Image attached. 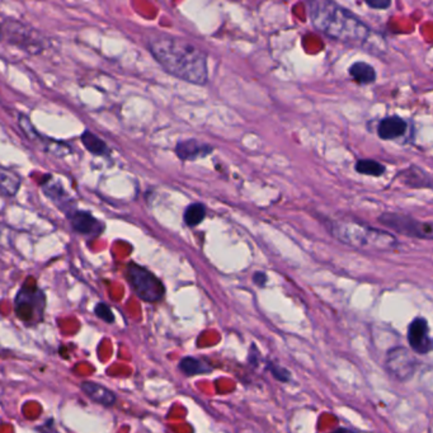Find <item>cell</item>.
<instances>
[{
	"label": "cell",
	"mask_w": 433,
	"mask_h": 433,
	"mask_svg": "<svg viewBox=\"0 0 433 433\" xmlns=\"http://www.w3.org/2000/svg\"><path fill=\"white\" fill-rule=\"evenodd\" d=\"M42 188H44L46 196L52 200L55 204L59 205L66 214L73 210V204H71L73 200L69 196V193L65 191L64 187L60 182L47 176L42 183Z\"/></svg>",
	"instance_id": "cell-13"
},
{
	"label": "cell",
	"mask_w": 433,
	"mask_h": 433,
	"mask_svg": "<svg viewBox=\"0 0 433 433\" xmlns=\"http://www.w3.org/2000/svg\"><path fill=\"white\" fill-rule=\"evenodd\" d=\"M205 217H206V207L202 204H192L185 209L183 215L185 225L190 228L198 226L204 221Z\"/></svg>",
	"instance_id": "cell-21"
},
{
	"label": "cell",
	"mask_w": 433,
	"mask_h": 433,
	"mask_svg": "<svg viewBox=\"0 0 433 433\" xmlns=\"http://www.w3.org/2000/svg\"><path fill=\"white\" fill-rule=\"evenodd\" d=\"M407 128L408 123L401 117L389 116L379 123L377 135L382 140H395L405 134Z\"/></svg>",
	"instance_id": "cell-14"
},
{
	"label": "cell",
	"mask_w": 433,
	"mask_h": 433,
	"mask_svg": "<svg viewBox=\"0 0 433 433\" xmlns=\"http://www.w3.org/2000/svg\"><path fill=\"white\" fill-rule=\"evenodd\" d=\"M408 342L410 348L418 355H427L432 350V338L426 319H414L410 323L408 328Z\"/></svg>",
	"instance_id": "cell-9"
},
{
	"label": "cell",
	"mask_w": 433,
	"mask_h": 433,
	"mask_svg": "<svg viewBox=\"0 0 433 433\" xmlns=\"http://www.w3.org/2000/svg\"><path fill=\"white\" fill-rule=\"evenodd\" d=\"M179 369L187 376L200 375V374L211 372L210 365L205 362L202 360H198L196 357H185L179 362Z\"/></svg>",
	"instance_id": "cell-20"
},
{
	"label": "cell",
	"mask_w": 433,
	"mask_h": 433,
	"mask_svg": "<svg viewBox=\"0 0 433 433\" xmlns=\"http://www.w3.org/2000/svg\"><path fill=\"white\" fill-rule=\"evenodd\" d=\"M82 390L90 399L104 407H112L117 401V396L114 391L97 382H84L82 384Z\"/></svg>",
	"instance_id": "cell-15"
},
{
	"label": "cell",
	"mask_w": 433,
	"mask_h": 433,
	"mask_svg": "<svg viewBox=\"0 0 433 433\" xmlns=\"http://www.w3.org/2000/svg\"><path fill=\"white\" fill-rule=\"evenodd\" d=\"M350 75L357 83L369 85L376 80V71L371 65L363 61H357L350 68Z\"/></svg>",
	"instance_id": "cell-18"
},
{
	"label": "cell",
	"mask_w": 433,
	"mask_h": 433,
	"mask_svg": "<svg viewBox=\"0 0 433 433\" xmlns=\"http://www.w3.org/2000/svg\"><path fill=\"white\" fill-rule=\"evenodd\" d=\"M267 274H264V272H255V276H253V281H255L257 286H264L267 283Z\"/></svg>",
	"instance_id": "cell-26"
},
{
	"label": "cell",
	"mask_w": 433,
	"mask_h": 433,
	"mask_svg": "<svg viewBox=\"0 0 433 433\" xmlns=\"http://www.w3.org/2000/svg\"><path fill=\"white\" fill-rule=\"evenodd\" d=\"M94 312H96V315L98 318L102 319L103 322H106V323H109V324H111V323L115 322V315H114V312L109 309V305H106V304H103V303H99V304L96 306Z\"/></svg>",
	"instance_id": "cell-23"
},
{
	"label": "cell",
	"mask_w": 433,
	"mask_h": 433,
	"mask_svg": "<svg viewBox=\"0 0 433 433\" xmlns=\"http://www.w3.org/2000/svg\"><path fill=\"white\" fill-rule=\"evenodd\" d=\"M379 221L395 233L418 239H432V224L420 221L408 215L386 212L379 217Z\"/></svg>",
	"instance_id": "cell-7"
},
{
	"label": "cell",
	"mask_w": 433,
	"mask_h": 433,
	"mask_svg": "<svg viewBox=\"0 0 433 433\" xmlns=\"http://www.w3.org/2000/svg\"><path fill=\"white\" fill-rule=\"evenodd\" d=\"M331 234L339 242L362 250L388 252L398 245V240L393 234L372 228L353 217H344L333 221Z\"/></svg>",
	"instance_id": "cell-3"
},
{
	"label": "cell",
	"mask_w": 433,
	"mask_h": 433,
	"mask_svg": "<svg viewBox=\"0 0 433 433\" xmlns=\"http://www.w3.org/2000/svg\"><path fill=\"white\" fill-rule=\"evenodd\" d=\"M20 128H23V131L26 133L27 136L32 141H39V144L42 145L44 150L46 152H50V153L56 155V157H63L66 155L71 152V147L69 145H66L61 141L51 140V139H47L45 136H41V135L35 130L33 126H31L30 120L27 118L26 116H20Z\"/></svg>",
	"instance_id": "cell-11"
},
{
	"label": "cell",
	"mask_w": 433,
	"mask_h": 433,
	"mask_svg": "<svg viewBox=\"0 0 433 433\" xmlns=\"http://www.w3.org/2000/svg\"><path fill=\"white\" fill-rule=\"evenodd\" d=\"M386 369L395 379L405 382L410 379L415 370V358L404 347H395L389 350L386 357Z\"/></svg>",
	"instance_id": "cell-8"
},
{
	"label": "cell",
	"mask_w": 433,
	"mask_h": 433,
	"mask_svg": "<svg viewBox=\"0 0 433 433\" xmlns=\"http://www.w3.org/2000/svg\"><path fill=\"white\" fill-rule=\"evenodd\" d=\"M401 182L410 188H431L429 176L418 166H409L399 174Z\"/></svg>",
	"instance_id": "cell-16"
},
{
	"label": "cell",
	"mask_w": 433,
	"mask_h": 433,
	"mask_svg": "<svg viewBox=\"0 0 433 433\" xmlns=\"http://www.w3.org/2000/svg\"><path fill=\"white\" fill-rule=\"evenodd\" d=\"M307 7L312 25L319 32L355 47H362L369 42L371 37L369 27L337 3L312 0L307 3Z\"/></svg>",
	"instance_id": "cell-2"
},
{
	"label": "cell",
	"mask_w": 433,
	"mask_h": 433,
	"mask_svg": "<svg viewBox=\"0 0 433 433\" xmlns=\"http://www.w3.org/2000/svg\"><path fill=\"white\" fill-rule=\"evenodd\" d=\"M269 370H271V372H272V375L281 382H287L290 380V372L287 371L286 369H283V367H281V366H277V365H274V363H271L269 365Z\"/></svg>",
	"instance_id": "cell-24"
},
{
	"label": "cell",
	"mask_w": 433,
	"mask_h": 433,
	"mask_svg": "<svg viewBox=\"0 0 433 433\" xmlns=\"http://www.w3.org/2000/svg\"><path fill=\"white\" fill-rule=\"evenodd\" d=\"M20 177L17 173L0 166V191L7 196H16L20 191Z\"/></svg>",
	"instance_id": "cell-17"
},
{
	"label": "cell",
	"mask_w": 433,
	"mask_h": 433,
	"mask_svg": "<svg viewBox=\"0 0 433 433\" xmlns=\"http://www.w3.org/2000/svg\"><path fill=\"white\" fill-rule=\"evenodd\" d=\"M212 152V147L200 142V141L191 139V140L179 141L176 147V154L179 159L183 161H193V160L205 158L207 155H210Z\"/></svg>",
	"instance_id": "cell-12"
},
{
	"label": "cell",
	"mask_w": 433,
	"mask_h": 433,
	"mask_svg": "<svg viewBox=\"0 0 433 433\" xmlns=\"http://www.w3.org/2000/svg\"><path fill=\"white\" fill-rule=\"evenodd\" d=\"M331 433H356L353 432L352 429H348V428H338L337 431H334V432Z\"/></svg>",
	"instance_id": "cell-27"
},
{
	"label": "cell",
	"mask_w": 433,
	"mask_h": 433,
	"mask_svg": "<svg viewBox=\"0 0 433 433\" xmlns=\"http://www.w3.org/2000/svg\"><path fill=\"white\" fill-rule=\"evenodd\" d=\"M45 305V293L36 285L22 287L14 300L16 314L27 325L37 324L44 319Z\"/></svg>",
	"instance_id": "cell-5"
},
{
	"label": "cell",
	"mask_w": 433,
	"mask_h": 433,
	"mask_svg": "<svg viewBox=\"0 0 433 433\" xmlns=\"http://www.w3.org/2000/svg\"><path fill=\"white\" fill-rule=\"evenodd\" d=\"M66 215H68V219L71 221V228L79 234L98 236L104 230L103 223L97 220L96 217L93 216L88 211L73 209Z\"/></svg>",
	"instance_id": "cell-10"
},
{
	"label": "cell",
	"mask_w": 433,
	"mask_h": 433,
	"mask_svg": "<svg viewBox=\"0 0 433 433\" xmlns=\"http://www.w3.org/2000/svg\"><path fill=\"white\" fill-rule=\"evenodd\" d=\"M149 50L160 66L187 83L205 85L209 80L207 56L197 46L177 36L159 33L150 37Z\"/></svg>",
	"instance_id": "cell-1"
},
{
	"label": "cell",
	"mask_w": 433,
	"mask_h": 433,
	"mask_svg": "<svg viewBox=\"0 0 433 433\" xmlns=\"http://www.w3.org/2000/svg\"><path fill=\"white\" fill-rule=\"evenodd\" d=\"M355 168L360 174L371 176V177H380L385 173V166L380 164L379 161L372 159L358 160Z\"/></svg>",
	"instance_id": "cell-22"
},
{
	"label": "cell",
	"mask_w": 433,
	"mask_h": 433,
	"mask_svg": "<svg viewBox=\"0 0 433 433\" xmlns=\"http://www.w3.org/2000/svg\"><path fill=\"white\" fill-rule=\"evenodd\" d=\"M0 37L31 54H39L46 46L45 37L41 33L13 20H6L0 26Z\"/></svg>",
	"instance_id": "cell-6"
},
{
	"label": "cell",
	"mask_w": 433,
	"mask_h": 433,
	"mask_svg": "<svg viewBox=\"0 0 433 433\" xmlns=\"http://www.w3.org/2000/svg\"><path fill=\"white\" fill-rule=\"evenodd\" d=\"M366 6L372 9H386L391 6L389 0H366Z\"/></svg>",
	"instance_id": "cell-25"
},
{
	"label": "cell",
	"mask_w": 433,
	"mask_h": 433,
	"mask_svg": "<svg viewBox=\"0 0 433 433\" xmlns=\"http://www.w3.org/2000/svg\"><path fill=\"white\" fill-rule=\"evenodd\" d=\"M82 141H83V145L85 147V149L90 154H93V155L107 157L111 153V149H109V145L99 136H97L96 134H93L90 131L83 133Z\"/></svg>",
	"instance_id": "cell-19"
},
{
	"label": "cell",
	"mask_w": 433,
	"mask_h": 433,
	"mask_svg": "<svg viewBox=\"0 0 433 433\" xmlns=\"http://www.w3.org/2000/svg\"><path fill=\"white\" fill-rule=\"evenodd\" d=\"M126 277L136 296L145 303H158L166 293L163 282L147 268L136 263H130Z\"/></svg>",
	"instance_id": "cell-4"
}]
</instances>
